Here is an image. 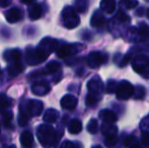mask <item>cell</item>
I'll use <instances>...</instances> for the list:
<instances>
[{
    "instance_id": "6da1fadb",
    "label": "cell",
    "mask_w": 149,
    "mask_h": 148,
    "mask_svg": "<svg viewBox=\"0 0 149 148\" xmlns=\"http://www.w3.org/2000/svg\"><path fill=\"white\" fill-rule=\"evenodd\" d=\"M58 46V42L56 40L49 39L46 38L41 42V44L39 45V47L35 50L36 54H37L38 58L41 62L45 61L48 57L50 56V54L56 49V47Z\"/></svg>"
},
{
    "instance_id": "7a4b0ae2",
    "label": "cell",
    "mask_w": 149,
    "mask_h": 148,
    "mask_svg": "<svg viewBox=\"0 0 149 148\" xmlns=\"http://www.w3.org/2000/svg\"><path fill=\"white\" fill-rule=\"evenodd\" d=\"M133 70L144 78H149V59L146 56H137L132 61Z\"/></svg>"
},
{
    "instance_id": "3957f363",
    "label": "cell",
    "mask_w": 149,
    "mask_h": 148,
    "mask_svg": "<svg viewBox=\"0 0 149 148\" xmlns=\"http://www.w3.org/2000/svg\"><path fill=\"white\" fill-rule=\"evenodd\" d=\"M62 19L63 24H64L65 28H74L80 22L78 15H77L76 11L74 10V8L72 7H65L62 11Z\"/></svg>"
},
{
    "instance_id": "277c9868",
    "label": "cell",
    "mask_w": 149,
    "mask_h": 148,
    "mask_svg": "<svg viewBox=\"0 0 149 148\" xmlns=\"http://www.w3.org/2000/svg\"><path fill=\"white\" fill-rule=\"evenodd\" d=\"M133 92H134V86L127 80H124L122 82H120L116 89L117 97H118V99H121V101L129 99L133 95Z\"/></svg>"
},
{
    "instance_id": "5b68a950",
    "label": "cell",
    "mask_w": 149,
    "mask_h": 148,
    "mask_svg": "<svg viewBox=\"0 0 149 148\" xmlns=\"http://www.w3.org/2000/svg\"><path fill=\"white\" fill-rule=\"evenodd\" d=\"M108 61V56L102 52H91L86 58V63L90 68H97Z\"/></svg>"
},
{
    "instance_id": "8992f818",
    "label": "cell",
    "mask_w": 149,
    "mask_h": 148,
    "mask_svg": "<svg viewBox=\"0 0 149 148\" xmlns=\"http://www.w3.org/2000/svg\"><path fill=\"white\" fill-rule=\"evenodd\" d=\"M83 46L80 44H66L57 50V56L59 58H65L77 54Z\"/></svg>"
},
{
    "instance_id": "52a82bcc",
    "label": "cell",
    "mask_w": 149,
    "mask_h": 148,
    "mask_svg": "<svg viewBox=\"0 0 149 148\" xmlns=\"http://www.w3.org/2000/svg\"><path fill=\"white\" fill-rule=\"evenodd\" d=\"M87 88H88V94L93 95V97H102L104 84H102V82L100 80L98 77L92 78L91 80L87 83Z\"/></svg>"
},
{
    "instance_id": "ba28073f",
    "label": "cell",
    "mask_w": 149,
    "mask_h": 148,
    "mask_svg": "<svg viewBox=\"0 0 149 148\" xmlns=\"http://www.w3.org/2000/svg\"><path fill=\"white\" fill-rule=\"evenodd\" d=\"M61 106H62L63 109L72 111V110H74L77 106V99L74 97V95L66 94L65 97H62V99H61Z\"/></svg>"
},
{
    "instance_id": "9c48e42d",
    "label": "cell",
    "mask_w": 149,
    "mask_h": 148,
    "mask_svg": "<svg viewBox=\"0 0 149 148\" xmlns=\"http://www.w3.org/2000/svg\"><path fill=\"white\" fill-rule=\"evenodd\" d=\"M22 13L17 8H11L5 12V18L9 24H14L22 19Z\"/></svg>"
},
{
    "instance_id": "30bf717a",
    "label": "cell",
    "mask_w": 149,
    "mask_h": 148,
    "mask_svg": "<svg viewBox=\"0 0 149 148\" xmlns=\"http://www.w3.org/2000/svg\"><path fill=\"white\" fill-rule=\"evenodd\" d=\"M33 92L37 95H44L47 94L50 90V86L47 82H44V81H39V82H36L33 85V88H31Z\"/></svg>"
},
{
    "instance_id": "8fae6325",
    "label": "cell",
    "mask_w": 149,
    "mask_h": 148,
    "mask_svg": "<svg viewBox=\"0 0 149 148\" xmlns=\"http://www.w3.org/2000/svg\"><path fill=\"white\" fill-rule=\"evenodd\" d=\"M100 118L104 122V124L113 125L117 121V116L114 112L110 110H102L100 112Z\"/></svg>"
},
{
    "instance_id": "7c38bea8",
    "label": "cell",
    "mask_w": 149,
    "mask_h": 148,
    "mask_svg": "<svg viewBox=\"0 0 149 148\" xmlns=\"http://www.w3.org/2000/svg\"><path fill=\"white\" fill-rule=\"evenodd\" d=\"M116 9V1L115 0H102L100 2V10L106 14H112Z\"/></svg>"
},
{
    "instance_id": "4fadbf2b",
    "label": "cell",
    "mask_w": 149,
    "mask_h": 148,
    "mask_svg": "<svg viewBox=\"0 0 149 148\" xmlns=\"http://www.w3.org/2000/svg\"><path fill=\"white\" fill-rule=\"evenodd\" d=\"M4 59L5 61H7L8 63H11V62H15V61H19L20 60V52L18 50H7V51L4 52Z\"/></svg>"
},
{
    "instance_id": "5bb4252c",
    "label": "cell",
    "mask_w": 149,
    "mask_h": 148,
    "mask_svg": "<svg viewBox=\"0 0 149 148\" xmlns=\"http://www.w3.org/2000/svg\"><path fill=\"white\" fill-rule=\"evenodd\" d=\"M7 70H8V74H9L11 77H14L17 74H19L20 72H22L24 66H22V64L20 63V61L11 62V63H9V65H8Z\"/></svg>"
},
{
    "instance_id": "9a60e30c",
    "label": "cell",
    "mask_w": 149,
    "mask_h": 148,
    "mask_svg": "<svg viewBox=\"0 0 149 148\" xmlns=\"http://www.w3.org/2000/svg\"><path fill=\"white\" fill-rule=\"evenodd\" d=\"M106 22V18H104V15H102V13L97 10L93 13V15L91 16V20H90V24H91V26L93 28H100Z\"/></svg>"
},
{
    "instance_id": "2e32d148",
    "label": "cell",
    "mask_w": 149,
    "mask_h": 148,
    "mask_svg": "<svg viewBox=\"0 0 149 148\" xmlns=\"http://www.w3.org/2000/svg\"><path fill=\"white\" fill-rule=\"evenodd\" d=\"M42 12H43V9H42V6L40 4L35 3L31 5L30 8H29V15H30V18L31 20L39 19L42 15Z\"/></svg>"
},
{
    "instance_id": "e0dca14e",
    "label": "cell",
    "mask_w": 149,
    "mask_h": 148,
    "mask_svg": "<svg viewBox=\"0 0 149 148\" xmlns=\"http://www.w3.org/2000/svg\"><path fill=\"white\" fill-rule=\"evenodd\" d=\"M102 133L106 137L109 136H115L118 133V128L115 125H109V124H104L102 126Z\"/></svg>"
},
{
    "instance_id": "ac0fdd59",
    "label": "cell",
    "mask_w": 149,
    "mask_h": 148,
    "mask_svg": "<svg viewBox=\"0 0 149 148\" xmlns=\"http://www.w3.org/2000/svg\"><path fill=\"white\" fill-rule=\"evenodd\" d=\"M26 61H28V63L30 65H37V64H39L41 62L39 60V58H38L37 54H36L35 50L31 49H29L28 52H26Z\"/></svg>"
},
{
    "instance_id": "d6986e66",
    "label": "cell",
    "mask_w": 149,
    "mask_h": 148,
    "mask_svg": "<svg viewBox=\"0 0 149 148\" xmlns=\"http://www.w3.org/2000/svg\"><path fill=\"white\" fill-rule=\"evenodd\" d=\"M68 130L71 134H77L82 130V124L79 120H73L71 121L70 125H69Z\"/></svg>"
},
{
    "instance_id": "ffe728a7",
    "label": "cell",
    "mask_w": 149,
    "mask_h": 148,
    "mask_svg": "<svg viewBox=\"0 0 149 148\" xmlns=\"http://www.w3.org/2000/svg\"><path fill=\"white\" fill-rule=\"evenodd\" d=\"M29 108H30L31 112H33V114L39 115L41 113L42 109H43V104L39 101H31Z\"/></svg>"
},
{
    "instance_id": "44dd1931",
    "label": "cell",
    "mask_w": 149,
    "mask_h": 148,
    "mask_svg": "<svg viewBox=\"0 0 149 148\" xmlns=\"http://www.w3.org/2000/svg\"><path fill=\"white\" fill-rule=\"evenodd\" d=\"M60 68H61V66L59 63H57V62H55V61H52L51 63L47 65V67L45 68L44 72H45V73H56L58 70H60Z\"/></svg>"
},
{
    "instance_id": "7402d4cb",
    "label": "cell",
    "mask_w": 149,
    "mask_h": 148,
    "mask_svg": "<svg viewBox=\"0 0 149 148\" xmlns=\"http://www.w3.org/2000/svg\"><path fill=\"white\" fill-rule=\"evenodd\" d=\"M138 35H139L140 39L141 40H145L149 37V28L146 26L145 24H141L137 31Z\"/></svg>"
},
{
    "instance_id": "603a6c76",
    "label": "cell",
    "mask_w": 149,
    "mask_h": 148,
    "mask_svg": "<svg viewBox=\"0 0 149 148\" xmlns=\"http://www.w3.org/2000/svg\"><path fill=\"white\" fill-rule=\"evenodd\" d=\"M58 116H59V114H58L57 111H55V110H49V111H47L46 113L45 117H44V119H45L46 122H55L56 120H57Z\"/></svg>"
},
{
    "instance_id": "cb8c5ba5",
    "label": "cell",
    "mask_w": 149,
    "mask_h": 148,
    "mask_svg": "<svg viewBox=\"0 0 149 148\" xmlns=\"http://www.w3.org/2000/svg\"><path fill=\"white\" fill-rule=\"evenodd\" d=\"M145 93H146V90H145V87H144V86H141V85H137V86L134 88L133 94L135 95V99H144V97H145Z\"/></svg>"
},
{
    "instance_id": "d4e9b609",
    "label": "cell",
    "mask_w": 149,
    "mask_h": 148,
    "mask_svg": "<svg viewBox=\"0 0 149 148\" xmlns=\"http://www.w3.org/2000/svg\"><path fill=\"white\" fill-rule=\"evenodd\" d=\"M97 129H98L97 121H96L95 119L90 120L88 125H87V130H88V132L91 133V134H95V133L97 132Z\"/></svg>"
},
{
    "instance_id": "484cf974",
    "label": "cell",
    "mask_w": 149,
    "mask_h": 148,
    "mask_svg": "<svg viewBox=\"0 0 149 148\" xmlns=\"http://www.w3.org/2000/svg\"><path fill=\"white\" fill-rule=\"evenodd\" d=\"M118 143V137L117 135L115 136H109V137H106V141H104V144H106L107 147H114L115 145Z\"/></svg>"
},
{
    "instance_id": "4316f807",
    "label": "cell",
    "mask_w": 149,
    "mask_h": 148,
    "mask_svg": "<svg viewBox=\"0 0 149 148\" xmlns=\"http://www.w3.org/2000/svg\"><path fill=\"white\" fill-rule=\"evenodd\" d=\"M76 9L79 12H84L87 9V1L86 0H77L76 1Z\"/></svg>"
},
{
    "instance_id": "83f0119b",
    "label": "cell",
    "mask_w": 149,
    "mask_h": 148,
    "mask_svg": "<svg viewBox=\"0 0 149 148\" xmlns=\"http://www.w3.org/2000/svg\"><path fill=\"white\" fill-rule=\"evenodd\" d=\"M136 144H138L137 139H136V137H134V136L127 137L126 140H125V142H124V145L128 148H131L132 146H134V145H136Z\"/></svg>"
},
{
    "instance_id": "f1b7e54d",
    "label": "cell",
    "mask_w": 149,
    "mask_h": 148,
    "mask_svg": "<svg viewBox=\"0 0 149 148\" xmlns=\"http://www.w3.org/2000/svg\"><path fill=\"white\" fill-rule=\"evenodd\" d=\"M10 101L5 94H0V110L5 109L9 106Z\"/></svg>"
},
{
    "instance_id": "f546056e",
    "label": "cell",
    "mask_w": 149,
    "mask_h": 148,
    "mask_svg": "<svg viewBox=\"0 0 149 148\" xmlns=\"http://www.w3.org/2000/svg\"><path fill=\"white\" fill-rule=\"evenodd\" d=\"M117 86H118V84H117L116 81L109 80L108 84H107V92H108V93L115 92V91H116V89H117Z\"/></svg>"
},
{
    "instance_id": "4dcf8cb0",
    "label": "cell",
    "mask_w": 149,
    "mask_h": 148,
    "mask_svg": "<svg viewBox=\"0 0 149 148\" xmlns=\"http://www.w3.org/2000/svg\"><path fill=\"white\" fill-rule=\"evenodd\" d=\"M140 127H141L142 131H148L149 132V115L141 121Z\"/></svg>"
},
{
    "instance_id": "1f68e13d",
    "label": "cell",
    "mask_w": 149,
    "mask_h": 148,
    "mask_svg": "<svg viewBox=\"0 0 149 148\" xmlns=\"http://www.w3.org/2000/svg\"><path fill=\"white\" fill-rule=\"evenodd\" d=\"M122 2L127 8H133L138 4L137 0H122Z\"/></svg>"
},
{
    "instance_id": "d6a6232c",
    "label": "cell",
    "mask_w": 149,
    "mask_h": 148,
    "mask_svg": "<svg viewBox=\"0 0 149 148\" xmlns=\"http://www.w3.org/2000/svg\"><path fill=\"white\" fill-rule=\"evenodd\" d=\"M142 143L145 146H149V132L148 131H143L142 133Z\"/></svg>"
},
{
    "instance_id": "836d02e7",
    "label": "cell",
    "mask_w": 149,
    "mask_h": 148,
    "mask_svg": "<svg viewBox=\"0 0 149 148\" xmlns=\"http://www.w3.org/2000/svg\"><path fill=\"white\" fill-rule=\"evenodd\" d=\"M117 18H118L120 22H127V20H130V18L127 16V14H125L123 11L118 12V14H117Z\"/></svg>"
},
{
    "instance_id": "e575fe53",
    "label": "cell",
    "mask_w": 149,
    "mask_h": 148,
    "mask_svg": "<svg viewBox=\"0 0 149 148\" xmlns=\"http://www.w3.org/2000/svg\"><path fill=\"white\" fill-rule=\"evenodd\" d=\"M11 3V0H0V6L1 7H7Z\"/></svg>"
},
{
    "instance_id": "d590c367",
    "label": "cell",
    "mask_w": 149,
    "mask_h": 148,
    "mask_svg": "<svg viewBox=\"0 0 149 148\" xmlns=\"http://www.w3.org/2000/svg\"><path fill=\"white\" fill-rule=\"evenodd\" d=\"M61 148H75V147H74V145H73L72 143L67 141V142H65L64 144L62 145V147H61Z\"/></svg>"
},
{
    "instance_id": "8d00e7d4",
    "label": "cell",
    "mask_w": 149,
    "mask_h": 148,
    "mask_svg": "<svg viewBox=\"0 0 149 148\" xmlns=\"http://www.w3.org/2000/svg\"><path fill=\"white\" fill-rule=\"evenodd\" d=\"M22 3H26V4H31V3H33L35 0H22Z\"/></svg>"
},
{
    "instance_id": "74e56055",
    "label": "cell",
    "mask_w": 149,
    "mask_h": 148,
    "mask_svg": "<svg viewBox=\"0 0 149 148\" xmlns=\"http://www.w3.org/2000/svg\"><path fill=\"white\" fill-rule=\"evenodd\" d=\"M131 148H141V146H140L139 144H136V145H134V146H132Z\"/></svg>"
},
{
    "instance_id": "f35d334b",
    "label": "cell",
    "mask_w": 149,
    "mask_h": 148,
    "mask_svg": "<svg viewBox=\"0 0 149 148\" xmlns=\"http://www.w3.org/2000/svg\"><path fill=\"white\" fill-rule=\"evenodd\" d=\"M146 16H147V18L149 19V9L147 10V12H146Z\"/></svg>"
},
{
    "instance_id": "ab89813d",
    "label": "cell",
    "mask_w": 149,
    "mask_h": 148,
    "mask_svg": "<svg viewBox=\"0 0 149 148\" xmlns=\"http://www.w3.org/2000/svg\"><path fill=\"white\" fill-rule=\"evenodd\" d=\"M93 148H102V146H98V145H97V146H94Z\"/></svg>"
}]
</instances>
